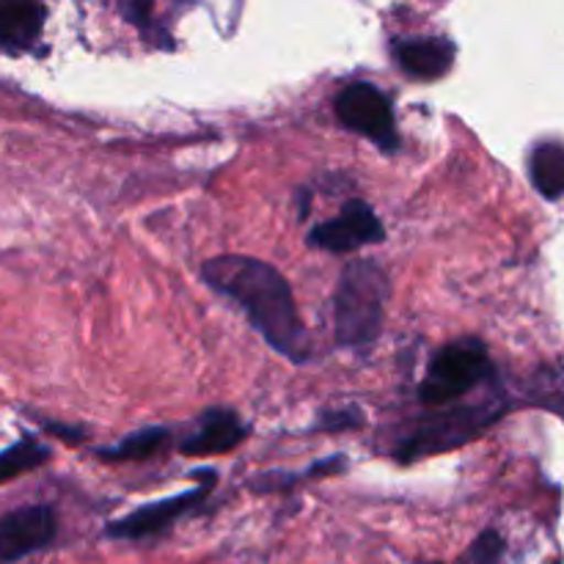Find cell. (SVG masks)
<instances>
[{"label":"cell","mask_w":564,"mask_h":564,"mask_svg":"<svg viewBox=\"0 0 564 564\" xmlns=\"http://www.w3.org/2000/svg\"><path fill=\"white\" fill-rule=\"evenodd\" d=\"M204 281L231 297L273 350L290 361L308 358V339L297 314L295 295L273 264L253 257H218L202 268Z\"/></svg>","instance_id":"1"},{"label":"cell","mask_w":564,"mask_h":564,"mask_svg":"<svg viewBox=\"0 0 564 564\" xmlns=\"http://www.w3.org/2000/svg\"><path fill=\"white\" fill-rule=\"evenodd\" d=\"M389 275L375 262H350L341 273L334 297L336 341L341 347L361 350L378 339L389 301Z\"/></svg>","instance_id":"2"},{"label":"cell","mask_w":564,"mask_h":564,"mask_svg":"<svg viewBox=\"0 0 564 564\" xmlns=\"http://www.w3.org/2000/svg\"><path fill=\"white\" fill-rule=\"evenodd\" d=\"M490 375V358L482 341L460 339L446 345L430 364L419 397L424 405H449L457 397L468 394L474 386L482 383Z\"/></svg>","instance_id":"3"},{"label":"cell","mask_w":564,"mask_h":564,"mask_svg":"<svg viewBox=\"0 0 564 564\" xmlns=\"http://www.w3.org/2000/svg\"><path fill=\"white\" fill-rule=\"evenodd\" d=\"M499 413L494 408H460V411L435 413V416L419 422L411 433L402 438L397 457L400 460H419V457L435 455V452L455 449L466 444L474 435L482 433Z\"/></svg>","instance_id":"4"},{"label":"cell","mask_w":564,"mask_h":564,"mask_svg":"<svg viewBox=\"0 0 564 564\" xmlns=\"http://www.w3.org/2000/svg\"><path fill=\"white\" fill-rule=\"evenodd\" d=\"M336 116L347 130L369 138L386 152L397 149V124L389 97L372 83H350L336 97Z\"/></svg>","instance_id":"5"},{"label":"cell","mask_w":564,"mask_h":564,"mask_svg":"<svg viewBox=\"0 0 564 564\" xmlns=\"http://www.w3.org/2000/svg\"><path fill=\"white\" fill-rule=\"evenodd\" d=\"M383 240V224L378 220L375 209L361 198L345 204L339 218L325 220L308 231V246L323 248L330 253H347L369 242Z\"/></svg>","instance_id":"6"},{"label":"cell","mask_w":564,"mask_h":564,"mask_svg":"<svg viewBox=\"0 0 564 564\" xmlns=\"http://www.w3.org/2000/svg\"><path fill=\"white\" fill-rule=\"evenodd\" d=\"M58 534L55 512L44 505L20 507L0 518V564L25 560L28 554L47 549Z\"/></svg>","instance_id":"7"},{"label":"cell","mask_w":564,"mask_h":564,"mask_svg":"<svg viewBox=\"0 0 564 564\" xmlns=\"http://www.w3.org/2000/svg\"><path fill=\"white\" fill-rule=\"evenodd\" d=\"M204 494H207V488H196V490H187V494L171 496V499H160L154 501V505L138 507L135 512H130V516L110 523L108 538H116V540L154 538V534L165 532L176 518L191 512L193 507L204 499Z\"/></svg>","instance_id":"8"},{"label":"cell","mask_w":564,"mask_h":564,"mask_svg":"<svg viewBox=\"0 0 564 564\" xmlns=\"http://www.w3.org/2000/svg\"><path fill=\"white\" fill-rule=\"evenodd\" d=\"M402 69L419 80H438L455 64V44L438 36L405 39L394 47Z\"/></svg>","instance_id":"9"},{"label":"cell","mask_w":564,"mask_h":564,"mask_svg":"<svg viewBox=\"0 0 564 564\" xmlns=\"http://www.w3.org/2000/svg\"><path fill=\"white\" fill-rule=\"evenodd\" d=\"M246 424L231 411H207L196 433L182 444L185 455H224L246 438Z\"/></svg>","instance_id":"10"},{"label":"cell","mask_w":564,"mask_h":564,"mask_svg":"<svg viewBox=\"0 0 564 564\" xmlns=\"http://www.w3.org/2000/svg\"><path fill=\"white\" fill-rule=\"evenodd\" d=\"M44 11L33 0H0V50L22 53L39 39Z\"/></svg>","instance_id":"11"},{"label":"cell","mask_w":564,"mask_h":564,"mask_svg":"<svg viewBox=\"0 0 564 564\" xmlns=\"http://www.w3.org/2000/svg\"><path fill=\"white\" fill-rule=\"evenodd\" d=\"M529 174H532V185L543 193L545 198H562L564 196V143L545 141L529 158Z\"/></svg>","instance_id":"12"},{"label":"cell","mask_w":564,"mask_h":564,"mask_svg":"<svg viewBox=\"0 0 564 564\" xmlns=\"http://www.w3.org/2000/svg\"><path fill=\"white\" fill-rule=\"evenodd\" d=\"M47 457H50V449L39 444V441L33 438L17 441L14 446L0 452V485L33 471V468H39L42 463H47Z\"/></svg>","instance_id":"13"},{"label":"cell","mask_w":564,"mask_h":564,"mask_svg":"<svg viewBox=\"0 0 564 564\" xmlns=\"http://www.w3.org/2000/svg\"><path fill=\"white\" fill-rule=\"evenodd\" d=\"M163 441L165 430H141V433L130 435V438L110 446V449H99V457H102V460H147V457H152L154 452L163 446Z\"/></svg>","instance_id":"14"},{"label":"cell","mask_w":564,"mask_h":564,"mask_svg":"<svg viewBox=\"0 0 564 564\" xmlns=\"http://www.w3.org/2000/svg\"><path fill=\"white\" fill-rule=\"evenodd\" d=\"M501 554H505V540L496 532H485L474 540L471 549L463 554V560L457 564H499Z\"/></svg>","instance_id":"15"},{"label":"cell","mask_w":564,"mask_h":564,"mask_svg":"<svg viewBox=\"0 0 564 564\" xmlns=\"http://www.w3.org/2000/svg\"><path fill=\"white\" fill-rule=\"evenodd\" d=\"M356 424H358L356 416H347V411H339V413H325L323 422H319V427L345 430V427H356Z\"/></svg>","instance_id":"16"}]
</instances>
